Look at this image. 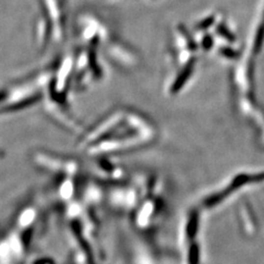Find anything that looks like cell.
<instances>
[{"mask_svg":"<svg viewBox=\"0 0 264 264\" xmlns=\"http://www.w3.org/2000/svg\"><path fill=\"white\" fill-rule=\"evenodd\" d=\"M158 132L148 119L131 111H116L99 120L81 134L78 147L85 155L109 158L150 146Z\"/></svg>","mask_w":264,"mask_h":264,"instance_id":"cell-1","label":"cell"},{"mask_svg":"<svg viewBox=\"0 0 264 264\" xmlns=\"http://www.w3.org/2000/svg\"><path fill=\"white\" fill-rule=\"evenodd\" d=\"M34 161L38 166L51 171L52 173H64L67 176H73L78 170V165L72 159H68L61 157L52 156L49 154L37 153L34 156Z\"/></svg>","mask_w":264,"mask_h":264,"instance_id":"cell-2","label":"cell"}]
</instances>
